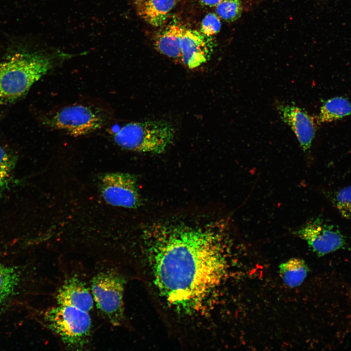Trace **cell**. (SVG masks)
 Masks as SVG:
<instances>
[{"label": "cell", "mask_w": 351, "mask_h": 351, "mask_svg": "<svg viewBox=\"0 0 351 351\" xmlns=\"http://www.w3.org/2000/svg\"><path fill=\"white\" fill-rule=\"evenodd\" d=\"M228 230L218 221L158 222L144 230V255L153 281L173 309L187 313L207 309L226 272Z\"/></svg>", "instance_id": "6da1fadb"}, {"label": "cell", "mask_w": 351, "mask_h": 351, "mask_svg": "<svg viewBox=\"0 0 351 351\" xmlns=\"http://www.w3.org/2000/svg\"><path fill=\"white\" fill-rule=\"evenodd\" d=\"M63 53H19L0 62V105L15 102L46 74Z\"/></svg>", "instance_id": "7a4b0ae2"}, {"label": "cell", "mask_w": 351, "mask_h": 351, "mask_svg": "<svg viewBox=\"0 0 351 351\" xmlns=\"http://www.w3.org/2000/svg\"><path fill=\"white\" fill-rule=\"evenodd\" d=\"M175 130L164 120L132 122L123 126L114 135L119 147L140 153L161 154L173 142Z\"/></svg>", "instance_id": "3957f363"}, {"label": "cell", "mask_w": 351, "mask_h": 351, "mask_svg": "<svg viewBox=\"0 0 351 351\" xmlns=\"http://www.w3.org/2000/svg\"><path fill=\"white\" fill-rule=\"evenodd\" d=\"M43 324L67 348L80 350L89 343L92 321L88 312L58 304L43 313Z\"/></svg>", "instance_id": "277c9868"}, {"label": "cell", "mask_w": 351, "mask_h": 351, "mask_svg": "<svg viewBox=\"0 0 351 351\" xmlns=\"http://www.w3.org/2000/svg\"><path fill=\"white\" fill-rule=\"evenodd\" d=\"M125 280L113 269L97 273L91 282V292L97 309L114 326L124 320L123 293Z\"/></svg>", "instance_id": "5b68a950"}, {"label": "cell", "mask_w": 351, "mask_h": 351, "mask_svg": "<svg viewBox=\"0 0 351 351\" xmlns=\"http://www.w3.org/2000/svg\"><path fill=\"white\" fill-rule=\"evenodd\" d=\"M108 117L101 109L84 104L64 107L51 115L47 123L52 129L62 130L73 136H79L103 127Z\"/></svg>", "instance_id": "8992f818"}, {"label": "cell", "mask_w": 351, "mask_h": 351, "mask_svg": "<svg viewBox=\"0 0 351 351\" xmlns=\"http://www.w3.org/2000/svg\"><path fill=\"white\" fill-rule=\"evenodd\" d=\"M294 234L303 239L313 252L322 256L347 246L346 238L338 227L321 216L309 220Z\"/></svg>", "instance_id": "52a82bcc"}, {"label": "cell", "mask_w": 351, "mask_h": 351, "mask_svg": "<svg viewBox=\"0 0 351 351\" xmlns=\"http://www.w3.org/2000/svg\"><path fill=\"white\" fill-rule=\"evenodd\" d=\"M100 189L104 200L112 206L136 208L140 205L136 179L130 174H104L100 180Z\"/></svg>", "instance_id": "ba28073f"}, {"label": "cell", "mask_w": 351, "mask_h": 351, "mask_svg": "<svg viewBox=\"0 0 351 351\" xmlns=\"http://www.w3.org/2000/svg\"><path fill=\"white\" fill-rule=\"evenodd\" d=\"M276 109L281 118L295 134L303 151H308L315 134L313 118L304 109L296 105L279 103Z\"/></svg>", "instance_id": "9c48e42d"}, {"label": "cell", "mask_w": 351, "mask_h": 351, "mask_svg": "<svg viewBox=\"0 0 351 351\" xmlns=\"http://www.w3.org/2000/svg\"><path fill=\"white\" fill-rule=\"evenodd\" d=\"M209 38L197 30L185 29L181 41L180 58L184 66L193 69L208 61L213 52Z\"/></svg>", "instance_id": "30bf717a"}, {"label": "cell", "mask_w": 351, "mask_h": 351, "mask_svg": "<svg viewBox=\"0 0 351 351\" xmlns=\"http://www.w3.org/2000/svg\"><path fill=\"white\" fill-rule=\"evenodd\" d=\"M58 304L70 306L89 312L93 308L94 298L85 283L77 277L66 279L56 295Z\"/></svg>", "instance_id": "8fae6325"}, {"label": "cell", "mask_w": 351, "mask_h": 351, "mask_svg": "<svg viewBox=\"0 0 351 351\" xmlns=\"http://www.w3.org/2000/svg\"><path fill=\"white\" fill-rule=\"evenodd\" d=\"M176 3V0H135L138 15L154 26L164 23Z\"/></svg>", "instance_id": "7c38bea8"}, {"label": "cell", "mask_w": 351, "mask_h": 351, "mask_svg": "<svg viewBox=\"0 0 351 351\" xmlns=\"http://www.w3.org/2000/svg\"><path fill=\"white\" fill-rule=\"evenodd\" d=\"M185 29L176 24L167 26L156 38L154 44L156 49L169 58L180 59L181 41Z\"/></svg>", "instance_id": "4fadbf2b"}, {"label": "cell", "mask_w": 351, "mask_h": 351, "mask_svg": "<svg viewBox=\"0 0 351 351\" xmlns=\"http://www.w3.org/2000/svg\"><path fill=\"white\" fill-rule=\"evenodd\" d=\"M309 269L305 262L293 258L281 264L279 273L284 284L290 288L300 286L305 279Z\"/></svg>", "instance_id": "5bb4252c"}, {"label": "cell", "mask_w": 351, "mask_h": 351, "mask_svg": "<svg viewBox=\"0 0 351 351\" xmlns=\"http://www.w3.org/2000/svg\"><path fill=\"white\" fill-rule=\"evenodd\" d=\"M351 114V103L343 97H335L325 101L318 116L319 123L331 122Z\"/></svg>", "instance_id": "9a60e30c"}, {"label": "cell", "mask_w": 351, "mask_h": 351, "mask_svg": "<svg viewBox=\"0 0 351 351\" xmlns=\"http://www.w3.org/2000/svg\"><path fill=\"white\" fill-rule=\"evenodd\" d=\"M19 281V274L16 270L0 264V306L13 295Z\"/></svg>", "instance_id": "2e32d148"}, {"label": "cell", "mask_w": 351, "mask_h": 351, "mask_svg": "<svg viewBox=\"0 0 351 351\" xmlns=\"http://www.w3.org/2000/svg\"><path fill=\"white\" fill-rule=\"evenodd\" d=\"M330 198L343 217L351 218V185L334 192Z\"/></svg>", "instance_id": "e0dca14e"}, {"label": "cell", "mask_w": 351, "mask_h": 351, "mask_svg": "<svg viewBox=\"0 0 351 351\" xmlns=\"http://www.w3.org/2000/svg\"><path fill=\"white\" fill-rule=\"evenodd\" d=\"M215 8L219 17L229 22L237 20L242 12L241 0H223Z\"/></svg>", "instance_id": "ac0fdd59"}, {"label": "cell", "mask_w": 351, "mask_h": 351, "mask_svg": "<svg viewBox=\"0 0 351 351\" xmlns=\"http://www.w3.org/2000/svg\"><path fill=\"white\" fill-rule=\"evenodd\" d=\"M14 164L13 156L0 146V198L8 187Z\"/></svg>", "instance_id": "d6986e66"}, {"label": "cell", "mask_w": 351, "mask_h": 351, "mask_svg": "<svg viewBox=\"0 0 351 351\" xmlns=\"http://www.w3.org/2000/svg\"><path fill=\"white\" fill-rule=\"evenodd\" d=\"M220 18L213 13L207 14L203 19L201 23V32L208 37H211L218 33L221 28Z\"/></svg>", "instance_id": "ffe728a7"}, {"label": "cell", "mask_w": 351, "mask_h": 351, "mask_svg": "<svg viewBox=\"0 0 351 351\" xmlns=\"http://www.w3.org/2000/svg\"><path fill=\"white\" fill-rule=\"evenodd\" d=\"M223 0H199L203 5L208 7H215Z\"/></svg>", "instance_id": "44dd1931"}]
</instances>
